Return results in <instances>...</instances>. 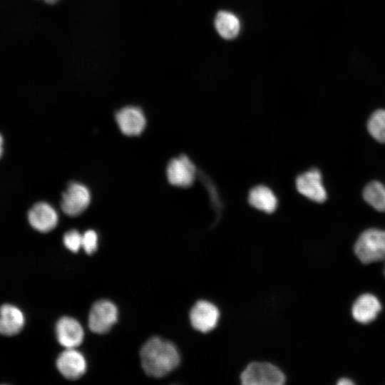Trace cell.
<instances>
[{"mask_svg": "<svg viewBox=\"0 0 385 385\" xmlns=\"http://www.w3.org/2000/svg\"><path fill=\"white\" fill-rule=\"evenodd\" d=\"M384 274H385V270H384Z\"/></svg>", "mask_w": 385, "mask_h": 385, "instance_id": "cb8c5ba5", "label": "cell"}, {"mask_svg": "<svg viewBox=\"0 0 385 385\" xmlns=\"http://www.w3.org/2000/svg\"><path fill=\"white\" fill-rule=\"evenodd\" d=\"M295 185L301 195L312 201L322 203L327 198L322 174L317 168H312L299 175L296 178Z\"/></svg>", "mask_w": 385, "mask_h": 385, "instance_id": "52a82bcc", "label": "cell"}, {"mask_svg": "<svg viewBox=\"0 0 385 385\" xmlns=\"http://www.w3.org/2000/svg\"><path fill=\"white\" fill-rule=\"evenodd\" d=\"M364 200L379 212H385V185L377 180L369 183L363 190Z\"/></svg>", "mask_w": 385, "mask_h": 385, "instance_id": "e0dca14e", "label": "cell"}, {"mask_svg": "<svg viewBox=\"0 0 385 385\" xmlns=\"http://www.w3.org/2000/svg\"><path fill=\"white\" fill-rule=\"evenodd\" d=\"M118 319L115 305L106 299L96 302L89 313L88 326L95 333L104 334L109 331Z\"/></svg>", "mask_w": 385, "mask_h": 385, "instance_id": "5b68a950", "label": "cell"}, {"mask_svg": "<svg viewBox=\"0 0 385 385\" xmlns=\"http://www.w3.org/2000/svg\"><path fill=\"white\" fill-rule=\"evenodd\" d=\"M381 309L379 299L373 294L366 293L359 296L352 306V316L362 324L372 322Z\"/></svg>", "mask_w": 385, "mask_h": 385, "instance_id": "4fadbf2b", "label": "cell"}, {"mask_svg": "<svg viewBox=\"0 0 385 385\" xmlns=\"http://www.w3.org/2000/svg\"><path fill=\"white\" fill-rule=\"evenodd\" d=\"M56 366L60 373L68 379H77L86 370V361L81 353L73 349H66L58 357Z\"/></svg>", "mask_w": 385, "mask_h": 385, "instance_id": "30bf717a", "label": "cell"}, {"mask_svg": "<svg viewBox=\"0 0 385 385\" xmlns=\"http://www.w3.org/2000/svg\"><path fill=\"white\" fill-rule=\"evenodd\" d=\"M42 1H43L44 2L47 4H53L57 3L59 0H42Z\"/></svg>", "mask_w": 385, "mask_h": 385, "instance_id": "603a6c76", "label": "cell"}, {"mask_svg": "<svg viewBox=\"0 0 385 385\" xmlns=\"http://www.w3.org/2000/svg\"><path fill=\"white\" fill-rule=\"evenodd\" d=\"M243 385H282L286 376L276 365L265 361L250 363L240 374Z\"/></svg>", "mask_w": 385, "mask_h": 385, "instance_id": "3957f363", "label": "cell"}, {"mask_svg": "<svg viewBox=\"0 0 385 385\" xmlns=\"http://www.w3.org/2000/svg\"><path fill=\"white\" fill-rule=\"evenodd\" d=\"M90 200V192L84 185L71 183L62 194L61 207L65 214L77 216L88 207Z\"/></svg>", "mask_w": 385, "mask_h": 385, "instance_id": "ba28073f", "label": "cell"}, {"mask_svg": "<svg viewBox=\"0 0 385 385\" xmlns=\"http://www.w3.org/2000/svg\"><path fill=\"white\" fill-rule=\"evenodd\" d=\"M120 131L128 136L139 135L145 129L146 119L143 111L137 106H126L115 113Z\"/></svg>", "mask_w": 385, "mask_h": 385, "instance_id": "9c48e42d", "label": "cell"}, {"mask_svg": "<svg viewBox=\"0 0 385 385\" xmlns=\"http://www.w3.org/2000/svg\"><path fill=\"white\" fill-rule=\"evenodd\" d=\"M63 243L69 250L76 252L82 247V235L78 230H69L63 236Z\"/></svg>", "mask_w": 385, "mask_h": 385, "instance_id": "d6986e66", "label": "cell"}, {"mask_svg": "<svg viewBox=\"0 0 385 385\" xmlns=\"http://www.w3.org/2000/svg\"><path fill=\"white\" fill-rule=\"evenodd\" d=\"M28 220L34 229L41 232H47L56 226L58 217L51 205L45 202H40L30 209Z\"/></svg>", "mask_w": 385, "mask_h": 385, "instance_id": "8fae6325", "label": "cell"}, {"mask_svg": "<svg viewBox=\"0 0 385 385\" xmlns=\"http://www.w3.org/2000/svg\"><path fill=\"white\" fill-rule=\"evenodd\" d=\"M196 167L186 155H180L168 163L166 174L168 182L180 188L190 187L196 175Z\"/></svg>", "mask_w": 385, "mask_h": 385, "instance_id": "8992f818", "label": "cell"}, {"mask_svg": "<svg viewBox=\"0 0 385 385\" xmlns=\"http://www.w3.org/2000/svg\"><path fill=\"white\" fill-rule=\"evenodd\" d=\"M248 202L252 207L268 214L274 212L278 204L273 191L262 185L255 186L250 190Z\"/></svg>", "mask_w": 385, "mask_h": 385, "instance_id": "9a60e30c", "label": "cell"}, {"mask_svg": "<svg viewBox=\"0 0 385 385\" xmlns=\"http://www.w3.org/2000/svg\"><path fill=\"white\" fill-rule=\"evenodd\" d=\"M354 250L364 264L385 259V230L371 228L364 231L358 237Z\"/></svg>", "mask_w": 385, "mask_h": 385, "instance_id": "7a4b0ae2", "label": "cell"}, {"mask_svg": "<svg viewBox=\"0 0 385 385\" xmlns=\"http://www.w3.org/2000/svg\"><path fill=\"white\" fill-rule=\"evenodd\" d=\"M367 130L376 141L385 143V110H376L371 115Z\"/></svg>", "mask_w": 385, "mask_h": 385, "instance_id": "ac0fdd59", "label": "cell"}, {"mask_svg": "<svg viewBox=\"0 0 385 385\" xmlns=\"http://www.w3.org/2000/svg\"><path fill=\"white\" fill-rule=\"evenodd\" d=\"M2 145H3V138L0 134V158H1V156L2 155V152H3Z\"/></svg>", "mask_w": 385, "mask_h": 385, "instance_id": "7402d4cb", "label": "cell"}, {"mask_svg": "<svg viewBox=\"0 0 385 385\" xmlns=\"http://www.w3.org/2000/svg\"><path fill=\"white\" fill-rule=\"evenodd\" d=\"M144 371L153 377H163L175 369L180 361L176 346L159 337L148 340L140 350Z\"/></svg>", "mask_w": 385, "mask_h": 385, "instance_id": "6da1fadb", "label": "cell"}, {"mask_svg": "<svg viewBox=\"0 0 385 385\" xmlns=\"http://www.w3.org/2000/svg\"><path fill=\"white\" fill-rule=\"evenodd\" d=\"M220 317L217 307L205 299L196 302L189 315L192 327L201 333H208L213 330L219 322Z\"/></svg>", "mask_w": 385, "mask_h": 385, "instance_id": "277c9868", "label": "cell"}, {"mask_svg": "<svg viewBox=\"0 0 385 385\" xmlns=\"http://www.w3.org/2000/svg\"><path fill=\"white\" fill-rule=\"evenodd\" d=\"M215 25L218 34L225 39L235 38L240 29L239 19L228 11H220L215 18Z\"/></svg>", "mask_w": 385, "mask_h": 385, "instance_id": "2e32d148", "label": "cell"}, {"mask_svg": "<svg viewBox=\"0 0 385 385\" xmlns=\"http://www.w3.org/2000/svg\"><path fill=\"white\" fill-rule=\"evenodd\" d=\"M82 247L87 254L94 252L98 247V236L94 230H87L82 235Z\"/></svg>", "mask_w": 385, "mask_h": 385, "instance_id": "ffe728a7", "label": "cell"}, {"mask_svg": "<svg viewBox=\"0 0 385 385\" xmlns=\"http://www.w3.org/2000/svg\"><path fill=\"white\" fill-rule=\"evenodd\" d=\"M337 384L338 385H353L354 382L349 379L343 378V379H340L337 381Z\"/></svg>", "mask_w": 385, "mask_h": 385, "instance_id": "44dd1931", "label": "cell"}, {"mask_svg": "<svg viewBox=\"0 0 385 385\" xmlns=\"http://www.w3.org/2000/svg\"><path fill=\"white\" fill-rule=\"evenodd\" d=\"M25 318L17 307L4 304L0 308V333L12 336L18 334L24 327Z\"/></svg>", "mask_w": 385, "mask_h": 385, "instance_id": "5bb4252c", "label": "cell"}, {"mask_svg": "<svg viewBox=\"0 0 385 385\" xmlns=\"http://www.w3.org/2000/svg\"><path fill=\"white\" fill-rule=\"evenodd\" d=\"M56 332L58 342L66 349H73L79 346L84 336L80 323L70 317H63L57 322Z\"/></svg>", "mask_w": 385, "mask_h": 385, "instance_id": "7c38bea8", "label": "cell"}]
</instances>
